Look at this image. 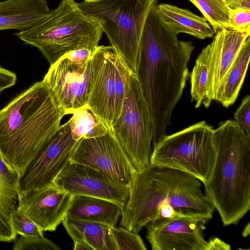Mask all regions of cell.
Here are the masks:
<instances>
[{
  "instance_id": "cell-1",
  "label": "cell",
  "mask_w": 250,
  "mask_h": 250,
  "mask_svg": "<svg viewBox=\"0 0 250 250\" xmlns=\"http://www.w3.org/2000/svg\"><path fill=\"white\" fill-rule=\"evenodd\" d=\"M158 2L150 9L140 42L136 74L153 122L152 146L167 135L172 114L189 76L188 63L194 46L179 40L160 20Z\"/></svg>"
},
{
  "instance_id": "cell-2",
  "label": "cell",
  "mask_w": 250,
  "mask_h": 250,
  "mask_svg": "<svg viewBox=\"0 0 250 250\" xmlns=\"http://www.w3.org/2000/svg\"><path fill=\"white\" fill-rule=\"evenodd\" d=\"M65 115L42 80L0 110V157L18 177L51 139Z\"/></svg>"
},
{
  "instance_id": "cell-3",
  "label": "cell",
  "mask_w": 250,
  "mask_h": 250,
  "mask_svg": "<svg viewBox=\"0 0 250 250\" xmlns=\"http://www.w3.org/2000/svg\"><path fill=\"white\" fill-rule=\"evenodd\" d=\"M201 186V182L188 173L149 163L136 172L120 226L138 233L156 218L162 206H171L181 216L209 220L215 208Z\"/></svg>"
},
{
  "instance_id": "cell-4",
  "label": "cell",
  "mask_w": 250,
  "mask_h": 250,
  "mask_svg": "<svg viewBox=\"0 0 250 250\" xmlns=\"http://www.w3.org/2000/svg\"><path fill=\"white\" fill-rule=\"evenodd\" d=\"M216 158L205 194L224 226L236 225L250 209V137L235 121L213 129Z\"/></svg>"
},
{
  "instance_id": "cell-5",
  "label": "cell",
  "mask_w": 250,
  "mask_h": 250,
  "mask_svg": "<svg viewBox=\"0 0 250 250\" xmlns=\"http://www.w3.org/2000/svg\"><path fill=\"white\" fill-rule=\"evenodd\" d=\"M103 33L75 0H62L45 18L15 35L37 48L51 65L74 50L97 48Z\"/></svg>"
},
{
  "instance_id": "cell-6",
  "label": "cell",
  "mask_w": 250,
  "mask_h": 250,
  "mask_svg": "<svg viewBox=\"0 0 250 250\" xmlns=\"http://www.w3.org/2000/svg\"><path fill=\"white\" fill-rule=\"evenodd\" d=\"M157 0H98L78 3L102 30L126 67L136 73L140 42L148 14Z\"/></svg>"
},
{
  "instance_id": "cell-7",
  "label": "cell",
  "mask_w": 250,
  "mask_h": 250,
  "mask_svg": "<svg viewBox=\"0 0 250 250\" xmlns=\"http://www.w3.org/2000/svg\"><path fill=\"white\" fill-rule=\"evenodd\" d=\"M152 147L151 164L184 171L203 184L210 178L217 153L213 129L206 122L167 134Z\"/></svg>"
},
{
  "instance_id": "cell-8",
  "label": "cell",
  "mask_w": 250,
  "mask_h": 250,
  "mask_svg": "<svg viewBox=\"0 0 250 250\" xmlns=\"http://www.w3.org/2000/svg\"><path fill=\"white\" fill-rule=\"evenodd\" d=\"M125 94L121 113L111 131L137 171L146 167L152 153V118L135 73L126 67Z\"/></svg>"
},
{
  "instance_id": "cell-9",
  "label": "cell",
  "mask_w": 250,
  "mask_h": 250,
  "mask_svg": "<svg viewBox=\"0 0 250 250\" xmlns=\"http://www.w3.org/2000/svg\"><path fill=\"white\" fill-rule=\"evenodd\" d=\"M126 67L111 45H99L91 60L87 104L111 130L122 108Z\"/></svg>"
},
{
  "instance_id": "cell-10",
  "label": "cell",
  "mask_w": 250,
  "mask_h": 250,
  "mask_svg": "<svg viewBox=\"0 0 250 250\" xmlns=\"http://www.w3.org/2000/svg\"><path fill=\"white\" fill-rule=\"evenodd\" d=\"M70 161L83 165L129 188L137 170L111 130L105 135L79 141Z\"/></svg>"
},
{
  "instance_id": "cell-11",
  "label": "cell",
  "mask_w": 250,
  "mask_h": 250,
  "mask_svg": "<svg viewBox=\"0 0 250 250\" xmlns=\"http://www.w3.org/2000/svg\"><path fill=\"white\" fill-rule=\"evenodd\" d=\"M79 141L74 140L67 121L18 177L19 192L55 184L61 171L70 161Z\"/></svg>"
},
{
  "instance_id": "cell-12",
  "label": "cell",
  "mask_w": 250,
  "mask_h": 250,
  "mask_svg": "<svg viewBox=\"0 0 250 250\" xmlns=\"http://www.w3.org/2000/svg\"><path fill=\"white\" fill-rule=\"evenodd\" d=\"M91 60L83 63H76L64 55L50 65L44 76L42 81L64 112L87 104Z\"/></svg>"
},
{
  "instance_id": "cell-13",
  "label": "cell",
  "mask_w": 250,
  "mask_h": 250,
  "mask_svg": "<svg viewBox=\"0 0 250 250\" xmlns=\"http://www.w3.org/2000/svg\"><path fill=\"white\" fill-rule=\"evenodd\" d=\"M208 220L189 216L156 218L146 225L152 250H208L203 231Z\"/></svg>"
},
{
  "instance_id": "cell-14",
  "label": "cell",
  "mask_w": 250,
  "mask_h": 250,
  "mask_svg": "<svg viewBox=\"0 0 250 250\" xmlns=\"http://www.w3.org/2000/svg\"><path fill=\"white\" fill-rule=\"evenodd\" d=\"M55 184L73 196L98 197L124 207L129 188L120 185L101 171L70 161L55 180Z\"/></svg>"
},
{
  "instance_id": "cell-15",
  "label": "cell",
  "mask_w": 250,
  "mask_h": 250,
  "mask_svg": "<svg viewBox=\"0 0 250 250\" xmlns=\"http://www.w3.org/2000/svg\"><path fill=\"white\" fill-rule=\"evenodd\" d=\"M73 195L55 184L19 192L17 209L43 231H55L66 216Z\"/></svg>"
},
{
  "instance_id": "cell-16",
  "label": "cell",
  "mask_w": 250,
  "mask_h": 250,
  "mask_svg": "<svg viewBox=\"0 0 250 250\" xmlns=\"http://www.w3.org/2000/svg\"><path fill=\"white\" fill-rule=\"evenodd\" d=\"M250 34L224 28L217 31L208 45V72L206 97L208 107L215 100L217 90L231 68Z\"/></svg>"
},
{
  "instance_id": "cell-17",
  "label": "cell",
  "mask_w": 250,
  "mask_h": 250,
  "mask_svg": "<svg viewBox=\"0 0 250 250\" xmlns=\"http://www.w3.org/2000/svg\"><path fill=\"white\" fill-rule=\"evenodd\" d=\"M46 0H0V30L27 29L50 12Z\"/></svg>"
},
{
  "instance_id": "cell-18",
  "label": "cell",
  "mask_w": 250,
  "mask_h": 250,
  "mask_svg": "<svg viewBox=\"0 0 250 250\" xmlns=\"http://www.w3.org/2000/svg\"><path fill=\"white\" fill-rule=\"evenodd\" d=\"M62 223L74 242V250H116L111 227L66 217Z\"/></svg>"
},
{
  "instance_id": "cell-19",
  "label": "cell",
  "mask_w": 250,
  "mask_h": 250,
  "mask_svg": "<svg viewBox=\"0 0 250 250\" xmlns=\"http://www.w3.org/2000/svg\"><path fill=\"white\" fill-rule=\"evenodd\" d=\"M123 208L122 205L105 199L75 195L73 196L65 217L114 227L122 216Z\"/></svg>"
},
{
  "instance_id": "cell-20",
  "label": "cell",
  "mask_w": 250,
  "mask_h": 250,
  "mask_svg": "<svg viewBox=\"0 0 250 250\" xmlns=\"http://www.w3.org/2000/svg\"><path fill=\"white\" fill-rule=\"evenodd\" d=\"M156 12L161 21L176 35L186 33L204 40L215 34L204 17L195 15L188 9L167 3L157 4Z\"/></svg>"
},
{
  "instance_id": "cell-21",
  "label": "cell",
  "mask_w": 250,
  "mask_h": 250,
  "mask_svg": "<svg viewBox=\"0 0 250 250\" xmlns=\"http://www.w3.org/2000/svg\"><path fill=\"white\" fill-rule=\"evenodd\" d=\"M18 175L0 157V241L17 237L13 221L18 201Z\"/></svg>"
},
{
  "instance_id": "cell-22",
  "label": "cell",
  "mask_w": 250,
  "mask_h": 250,
  "mask_svg": "<svg viewBox=\"0 0 250 250\" xmlns=\"http://www.w3.org/2000/svg\"><path fill=\"white\" fill-rule=\"evenodd\" d=\"M250 59V37L245 42L234 63L219 86L215 101L223 106L233 104L239 95Z\"/></svg>"
},
{
  "instance_id": "cell-23",
  "label": "cell",
  "mask_w": 250,
  "mask_h": 250,
  "mask_svg": "<svg viewBox=\"0 0 250 250\" xmlns=\"http://www.w3.org/2000/svg\"><path fill=\"white\" fill-rule=\"evenodd\" d=\"M65 114L72 115L68 122L72 137L76 141L100 137L111 130L87 104L67 110Z\"/></svg>"
},
{
  "instance_id": "cell-24",
  "label": "cell",
  "mask_w": 250,
  "mask_h": 250,
  "mask_svg": "<svg viewBox=\"0 0 250 250\" xmlns=\"http://www.w3.org/2000/svg\"><path fill=\"white\" fill-rule=\"evenodd\" d=\"M208 72V50L206 46L198 56L192 70L189 74L191 101L195 102V108L200 107L205 100Z\"/></svg>"
},
{
  "instance_id": "cell-25",
  "label": "cell",
  "mask_w": 250,
  "mask_h": 250,
  "mask_svg": "<svg viewBox=\"0 0 250 250\" xmlns=\"http://www.w3.org/2000/svg\"><path fill=\"white\" fill-rule=\"evenodd\" d=\"M202 13L216 33L228 28L229 9L224 0H189Z\"/></svg>"
},
{
  "instance_id": "cell-26",
  "label": "cell",
  "mask_w": 250,
  "mask_h": 250,
  "mask_svg": "<svg viewBox=\"0 0 250 250\" xmlns=\"http://www.w3.org/2000/svg\"><path fill=\"white\" fill-rule=\"evenodd\" d=\"M116 250H146V248L138 233L122 227L111 229Z\"/></svg>"
},
{
  "instance_id": "cell-27",
  "label": "cell",
  "mask_w": 250,
  "mask_h": 250,
  "mask_svg": "<svg viewBox=\"0 0 250 250\" xmlns=\"http://www.w3.org/2000/svg\"><path fill=\"white\" fill-rule=\"evenodd\" d=\"M13 221L16 234L25 238L43 237V231L29 218L16 209L13 213Z\"/></svg>"
},
{
  "instance_id": "cell-28",
  "label": "cell",
  "mask_w": 250,
  "mask_h": 250,
  "mask_svg": "<svg viewBox=\"0 0 250 250\" xmlns=\"http://www.w3.org/2000/svg\"><path fill=\"white\" fill-rule=\"evenodd\" d=\"M61 248L44 236L25 238L20 236L14 240L13 250H60Z\"/></svg>"
},
{
  "instance_id": "cell-29",
  "label": "cell",
  "mask_w": 250,
  "mask_h": 250,
  "mask_svg": "<svg viewBox=\"0 0 250 250\" xmlns=\"http://www.w3.org/2000/svg\"><path fill=\"white\" fill-rule=\"evenodd\" d=\"M227 29L250 34V10H229Z\"/></svg>"
},
{
  "instance_id": "cell-30",
  "label": "cell",
  "mask_w": 250,
  "mask_h": 250,
  "mask_svg": "<svg viewBox=\"0 0 250 250\" xmlns=\"http://www.w3.org/2000/svg\"><path fill=\"white\" fill-rule=\"evenodd\" d=\"M235 121L243 129L250 137V96L247 95L243 99L241 103L234 115Z\"/></svg>"
},
{
  "instance_id": "cell-31",
  "label": "cell",
  "mask_w": 250,
  "mask_h": 250,
  "mask_svg": "<svg viewBox=\"0 0 250 250\" xmlns=\"http://www.w3.org/2000/svg\"><path fill=\"white\" fill-rule=\"evenodd\" d=\"M17 81L16 74L0 65V93L14 85Z\"/></svg>"
},
{
  "instance_id": "cell-32",
  "label": "cell",
  "mask_w": 250,
  "mask_h": 250,
  "mask_svg": "<svg viewBox=\"0 0 250 250\" xmlns=\"http://www.w3.org/2000/svg\"><path fill=\"white\" fill-rule=\"evenodd\" d=\"M229 10L243 9L250 10V0H224Z\"/></svg>"
},
{
  "instance_id": "cell-33",
  "label": "cell",
  "mask_w": 250,
  "mask_h": 250,
  "mask_svg": "<svg viewBox=\"0 0 250 250\" xmlns=\"http://www.w3.org/2000/svg\"><path fill=\"white\" fill-rule=\"evenodd\" d=\"M208 250H229V245L217 237L210 239L208 241Z\"/></svg>"
},
{
  "instance_id": "cell-34",
  "label": "cell",
  "mask_w": 250,
  "mask_h": 250,
  "mask_svg": "<svg viewBox=\"0 0 250 250\" xmlns=\"http://www.w3.org/2000/svg\"><path fill=\"white\" fill-rule=\"evenodd\" d=\"M250 233V223L249 222L248 224L245 226L242 232V235L243 237L248 236Z\"/></svg>"
},
{
  "instance_id": "cell-35",
  "label": "cell",
  "mask_w": 250,
  "mask_h": 250,
  "mask_svg": "<svg viewBox=\"0 0 250 250\" xmlns=\"http://www.w3.org/2000/svg\"><path fill=\"white\" fill-rule=\"evenodd\" d=\"M85 0L88 1H93L98 0Z\"/></svg>"
}]
</instances>
